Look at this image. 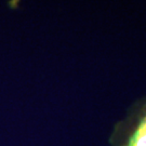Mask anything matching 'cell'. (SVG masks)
<instances>
[{
	"mask_svg": "<svg viewBox=\"0 0 146 146\" xmlns=\"http://www.w3.org/2000/svg\"><path fill=\"white\" fill-rule=\"evenodd\" d=\"M125 146H146V110L140 115Z\"/></svg>",
	"mask_w": 146,
	"mask_h": 146,
	"instance_id": "6da1fadb",
	"label": "cell"
}]
</instances>
